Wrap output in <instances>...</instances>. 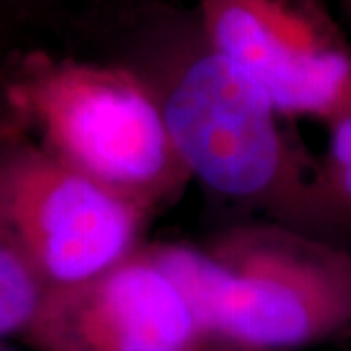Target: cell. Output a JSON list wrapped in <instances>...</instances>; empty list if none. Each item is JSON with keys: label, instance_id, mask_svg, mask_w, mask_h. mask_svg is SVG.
<instances>
[{"label": "cell", "instance_id": "obj_10", "mask_svg": "<svg viewBox=\"0 0 351 351\" xmlns=\"http://www.w3.org/2000/svg\"><path fill=\"white\" fill-rule=\"evenodd\" d=\"M336 6L339 8V12L346 16V20L351 24V0H334Z\"/></svg>", "mask_w": 351, "mask_h": 351}, {"label": "cell", "instance_id": "obj_6", "mask_svg": "<svg viewBox=\"0 0 351 351\" xmlns=\"http://www.w3.org/2000/svg\"><path fill=\"white\" fill-rule=\"evenodd\" d=\"M24 338L38 351H201L195 316L147 242L100 276L47 289Z\"/></svg>", "mask_w": 351, "mask_h": 351}, {"label": "cell", "instance_id": "obj_5", "mask_svg": "<svg viewBox=\"0 0 351 351\" xmlns=\"http://www.w3.org/2000/svg\"><path fill=\"white\" fill-rule=\"evenodd\" d=\"M209 41L289 121L351 113V41L326 0H193Z\"/></svg>", "mask_w": 351, "mask_h": 351}, {"label": "cell", "instance_id": "obj_3", "mask_svg": "<svg viewBox=\"0 0 351 351\" xmlns=\"http://www.w3.org/2000/svg\"><path fill=\"white\" fill-rule=\"evenodd\" d=\"M4 80L24 135L152 219L191 184L149 90L125 66L36 51Z\"/></svg>", "mask_w": 351, "mask_h": 351}, {"label": "cell", "instance_id": "obj_1", "mask_svg": "<svg viewBox=\"0 0 351 351\" xmlns=\"http://www.w3.org/2000/svg\"><path fill=\"white\" fill-rule=\"evenodd\" d=\"M112 49L106 59L149 90L191 182L244 215L351 248V221L328 191L320 156L262 88L215 49L193 8H129Z\"/></svg>", "mask_w": 351, "mask_h": 351}, {"label": "cell", "instance_id": "obj_8", "mask_svg": "<svg viewBox=\"0 0 351 351\" xmlns=\"http://www.w3.org/2000/svg\"><path fill=\"white\" fill-rule=\"evenodd\" d=\"M326 151L320 156L332 199L351 221V113L326 123Z\"/></svg>", "mask_w": 351, "mask_h": 351}, {"label": "cell", "instance_id": "obj_4", "mask_svg": "<svg viewBox=\"0 0 351 351\" xmlns=\"http://www.w3.org/2000/svg\"><path fill=\"white\" fill-rule=\"evenodd\" d=\"M0 215L47 289L100 276L145 244L152 217L27 135L0 145Z\"/></svg>", "mask_w": 351, "mask_h": 351}, {"label": "cell", "instance_id": "obj_2", "mask_svg": "<svg viewBox=\"0 0 351 351\" xmlns=\"http://www.w3.org/2000/svg\"><path fill=\"white\" fill-rule=\"evenodd\" d=\"M205 343L293 351L351 332V248L244 215L197 242H147Z\"/></svg>", "mask_w": 351, "mask_h": 351}, {"label": "cell", "instance_id": "obj_11", "mask_svg": "<svg viewBox=\"0 0 351 351\" xmlns=\"http://www.w3.org/2000/svg\"><path fill=\"white\" fill-rule=\"evenodd\" d=\"M201 351H237V350H230V348H223V346H221L219 350H207V348H203Z\"/></svg>", "mask_w": 351, "mask_h": 351}, {"label": "cell", "instance_id": "obj_7", "mask_svg": "<svg viewBox=\"0 0 351 351\" xmlns=\"http://www.w3.org/2000/svg\"><path fill=\"white\" fill-rule=\"evenodd\" d=\"M45 287L0 215V338L24 336L38 313Z\"/></svg>", "mask_w": 351, "mask_h": 351}, {"label": "cell", "instance_id": "obj_9", "mask_svg": "<svg viewBox=\"0 0 351 351\" xmlns=\"http://www.w3.org/2000/svg\"><path fill=\"white\" fill-rule=\"evenodd\" d=\"M24 129L20 123V117L14 110L12 101L8 98V90H6V80L4 73H0V145L10 141V138L22 135Z\"/></svg>", "mask_w": 351, "mask_h": 351}]
</instances>
